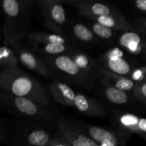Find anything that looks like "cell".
<instances>
[{"label": "cell", "mask_w": 146, "mask_h": 146, "mask_svg": "<svg viewBox=\"0 0 146 146\" xmlns=\"http://www.w3.org/2000/svg\"><path fill=\"white\" fill-rule=\"evenodd\" d=\"M89 19L113 30H120L123 32L134 31V27L132 24L127 21L126 19L123 17L120 13L101 17H89Z\"/></svg>", "instance_id": "15"}, {"label": "cell", "mask_w": 146, "mask_h": 146, "mask_svg": "<svg viewBox=\"0 0 146 146\" xmlns=\"http://www.w3.org/2000/svg\"><path fill=\"white\" fill-rule=\"evenodd\" d=\"M40 4L46 25L55 34L63 35L62 27L66 23V14L62 1L44 0Z\"/></svg>", "instance_id": "6"}, {"label": "cell", "mask_w": 146, "mask_h": 146, "mask_svg": "<svg viewBox=\"0 0 146 146\" xmlns=\"http://www.w3.org/2000/svg\"><path fill=\"white\" fill-rule=\"evenodd\" d=\"M27 38L31 43H53L66 45V40L63 35L55 33H31L27 35Z\"/></svg>", "instance_id": "18"}, {"label": "cell", "mask_w": 146, "mask_h": 146, "mask_svg": "<svg viewBox=\"0 0 146 146\" xmlns=\"http://www.w3.org/2000/svg\"><path fill=\"white\" fill-rule=\"evenodd\" d=\"M47 62L51 64L58 71L77 82L84 85H89L92 82L91 74L80 69L70 54H61L51 56L47 59Z\"/></svg>", "instance_id": "7"}, {"label": "cell", "mask_w": 146, "mask_h": 146, "mask_svg": "<svg viewBox=\"0 0 146 146\" xmlns=\"http://www.w3.org/2000/svg\"><path fill=\"white\" fill-rule=\"evenodd\" d=\"M72 31L76 38L82 42L90 43L94 41L95 37L92 30L81 23L74 24L72 27Z\"/></svg>", "instance_id": "22"}, {"label": "cell", "mask_w": 146, "mask_h": 146, "mask_svg": "<svg viewBox=\"0 0 146 146\" xmlns=\"http://www.w3.org/2000/svg\"><path fill=\"white\" fill-rule=\"evenodd\" d=\"M52 137L46 131L35 129L26 135V142L30 146H48Z\"/></svg>", "instance_id": "17"}, {"label": "cell", "mask_w": 146, "mask_h": 146, "mask_svg": "<svg viewBox=\"0 0 146 146\" xmlns=\"http://www.w3.org/2000/svg\"><path fill=\"white\" fill-rule=\"evenodd\" d=\"M18 55L19 61L25 67L44 77H49L50 74L46 64L35 54L27 48L21 46V44L12 46Z\"/></svg>", "instance_id": "10"}, {"label": "cell", "mask_w": 146, "mask_h": 146, "mask_svg": "<svg viewBox=\"0 0 146 146\" xmlns=\"http://www.w3.org/2000/svg\"><path fill=\"white\" fill-rule=\"evenodd\" d=\"M74 5L78 9V12L87 18L111 15L120 13L111 6L98 1L79 0L74 1Z\"/></svg>", "instance_id": "11"}, {"label": "cell", "mask_w": 146, "mask_h": 146, "mask_svg": "<svg viewBox=\"0 0 146 146\" xmlns=\"http://www.w3.org/2000/svg\"><path fill=\"white\" fill-rule=\"evenodd\" d=\"M32 44L37 51L51 56L64 54L68 50V47L65 44L53 43H32Z\"/></svg>", "instance_id": "20"}, {"label": "cell", "mask_w": 146, "mask_h": 146, "mask_svg": "<svg viewBox=\"0 0 146 146\" xmlns=\"http://www.w3.org/2000/svg\"><path fill=\"white\" fill-rule=\"evenodd\" d=\"M119 128L127 133H136L146 136V118L131 113H123L117 116Z\"/></svg>", "instance_id": "13"}, {"label": "cell", "mask_w": 146, "mask_h": 146, "mask_svg": "<svg viewBox=\"0 0 146 146\" xmlns=\"http://www.w3.org/2000/svg\"><path fill=\"white\" fill-rule=\"evenodd\" d=\"M57 131L58 136L71 146H100L73 123L65 120L58 121Z\"/></svg>", "instance_id": "9"}, {"label": "cell", "mask_w": 146, "mask_h": 146, "mask_svg": "<svg viewBox=\"0 0 146 146\" xmlns=\"http://www.w3.org/2000/svg\"><path fill=\"white\" fill-rule=\"evenodd\" d=\"M129 78L133 80L136 84L143 82L146 80V68L145 67L134 68Z\"/></svg>", "instance_id": "24"}, {"label": "cell", "mask_w": 146, "mask_h": 146, "mask_svg": "<svg viewBox=\"0 0 146 146\" xmlns=\"http://www.w3.org/2000/svg\"><path fill=\"white\" fill-rule=\"evenodd\" d=\"M30 1L4 0L2 9L5 17L4 33L11 46L21 44L29 27Z\"/></svg>", "instance_id": "2"}, {"label": "cell", "mask_w": 146, "mask_h": 146, "mask_svg": "<svg viewBox=\"0 0 146 146\" xmlns=\"http://www.w3.org/2000/svg\"><path fill=\"white\" fill-rule=\"evenodd\" d=\"M100 146H125V137L117 131L88 124L73 123Z\"/></svg>", "instance_id": "5"}, {"label": "cell", "mask_w": 146, "mask_h": 146, "mask_svg": "<svg viewBox=\"0 0 146 146\" xmlns=\"http://www.w3.org/2000/svg\"><path fill=\"white\" fill-rule=\"evenodd\" d=\"M105 98L111 103L117 105L126 104L129 101V95L127 92L112 86H104L102 91Z\"/></svg>", "instance_id": "19"}, {"label": "cell", "mask_w": 146, "mask_h": 146, "mask_svg": "<svg viewBox=\"0 0 146 146\" xmlns=\"http://www.w3.org/2000/svg\"><path fill=\"white\" fill-rule=\"evenodd\" d=\"M48 146H71L59 136L54 137Z\"/></svg>", "instance_id": "26"}, {"label": "cell", "mask_w": 146, "mask_h": 146, "mask_svg": "<svg viewBox=\"0 0 146 146\" xmlns=\"http://www.w3.org/2000/svg\"><path fill=\"white\" fill-rule=\"evenodd\" d=\"M91 29L94 32V35L104 40L111 39L114 36L113 30L95 21L91 24Z\"/></svg>", "instance_id": "23"}, {"label": "cell", "mask_w": 146, "mask_h": 146, "mask_svg": "<svg viewBox=\"0 0 146 146\" xmlns=\"http://www.w3.org/2000/svg\"><path fill=\"white\" fill-rule=\"evenodd\" d=\"M70 55L80 69L87 74H91L94 69L95 64L88 56L81 52H73Z\"/></svg>", "instance_id": "21"}, {"label": "cell", "mask_w": 146, "mask_h": 146, "mask_svg": "<svg viewBox=\"0 0 146 146\" xmlns=\"http://www.w3.org/2000/svg\"><path fill=\"white\" fill-rule=\"evenodd\" d=\"M135 7L141 11H146V0H136Z\"/></svg>", "instance_id": "27"}, {"label": "cell", "mask_w": 146, "mask_h": 146, "mask_svg": "<svg viewBox=\"0 0 146 146\" xmlns=\"http://www.w3.org/2000/svg\"><path fill=\"white\" fill-rule=\"evenodd\" d=\"M133 94L138 99L146 101V80L143 82L137 84Z\"/></svg>", "instance_id": "25"}, {"label": "cell", "mask_w": 146, "mask_h": 146, "mask_svg": "<svg viewBox=\"0 0 146 146\" xmlns=\"http://www.w3.org/2000/svg\"><path fill=\"white\" fill-rule=\"evenodd\" d=\"M118 42L121 48L132 55L141 54L145 46L141 36L135 31L123 32L118 37Z\"/></svg>", "instance_id": "14"}, {"label": "cell", "mask_w": 146, "mask_h": 146, "mask_svg": "<svg viewBox=\"0 0 146 146\" xmlns=\"http://www.w3.org/2000/svg\"><path fill=\"white\" fill-rule=\"evenodd\" d=\"M142 27H143V29L146 31V20L142 23Z\"/></svg>", "instance_id": "28"}, {"label": "cell", "mask_w": 146, "mask_h": 146, "mask_svg": "<svg viewBox=\"0 0 146 146\" xmlns=\"http://www.w3.org/2000/svg\"><path fill=\"white\" fill-rule=\"evenodd\" d=\"M0 86L8 94L30 98L41 105H49V96L41 84L35 78L19 69H2Z\"/></svg>", "instance_id": "1"}, {"label": "cell", "mask_w": 146, "mask_h": 146, "mask_svg": "<svg viewBox=\"0 0 146 146\" xmlns=\"http://www.w3.org/2000/svg\"><path fill=\"white\" fill-rule=\"evenodd\" d=\"M96 70L104 86L114 87L127 93L134 91L136 87L137 84L129 77L113 74L100 66L97 67Z\"/></svg>", "instance_id": "12"}, {"label": "cell", "mask_w": 146, "mask_h": 146, "mask_svg": "<svg viewBox=\"0 0 146 146\" xmlns=\"http://www.w3.org/2000/svg\"><path fill=\"white\" fill-rule=\"evenodd\" d=\"M49 91L56 102L73 107L80 113L98 117L104 116L106 113L104 107L98 101L81 93H76L66 83L54 81L49 84Z\"/></svg>", "instance_id": "3"}, {"label": "cell", "mask_w": 146, "mask_h": 146, "mask_svg": "<svg viewBox=\"0 0 146 146\" xmlns=\"http://www.w3.org/2000/svg\"><path fill=\"white\" fill-rule=\"evenodd\" d=\"M5 100L21 115L33 118H47L51 115L44 106L30 98L15 96L7 93Z\"/></svg>", "instance_id": "8"}, {"label": "cell", "mask_w": 146, "mask_h": 146, "mask_svg": "<svg viewBox=\"0 0 146 146\" xmlns=\"http://www.w3.org/2000/svg\"><path fill=\"white\" fill-rule=\"evenodd\" d=\"M14 50L6 44L0 48V65L2 69H18L19 58Z\"/></svg>", "instance_id": "16"}, {"label": "cell", "mask_w": 146, "mask_h": 146, "mask_svg": "<svg viewBox=\"0 0 146 146\" xmlns=\"http://www.w3.org/2000/svg\"><path fill=\"white\" fill-rule=\"evenodd\" d=\"M101 67L113 74L129 77L134 67L127 58L124 50L121 47L108 49L101 59Z\"/></svg>", "instance_id": "4"}, {"label": "cell", "mask_w": 146, "mask_h": 146, "mask_svg": "<svg viewBox=\"0 0 146 146\" xmlns=\"http://www.w3.org/2000/svg\"><path fill=\"white\" fill-rule=\"evenodd\" d=\"M145 47H146V46H145Z\"/></svg>", "instance_id": "29"}]
</instances>
